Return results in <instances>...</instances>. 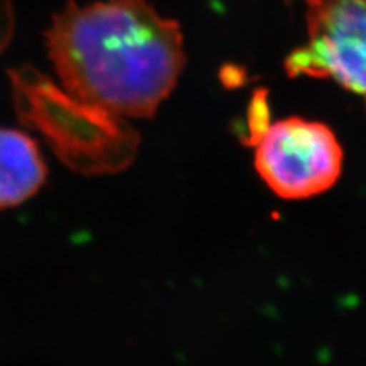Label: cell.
<instances>
[{
	"mask_svg": "<svg viewBox=\"0 0 366 366\" xmlns=\"http://www.w3.org/2000/svg\"><path fill=\"white\" fill-rule=\"evenodd\" d=\"M46 48L66 92L121 118H153L185 66L179 23L148 0H71Z\"/></svg>",
	"mask_w": 366,
	"mask_h": 366,
	"instance_id": "1",
	"label": "cell"
},
{
	"mask_svg": "<svg viewBox=\"0 0 366 366\" xmlns=\"http://www.w3.org/2000/svg\"><path fill=\"white\" fill-rule=\"evenodd\" d=\"M11 84L21 122L71 169L101 176L133 164L139 136L124 118L79 101L29 66L11 72Z\"/></svg>",
	"mask_w": 366,
	"mask_h": 366,
	"instance_id": "2",
	"label": "cell"
},
{
	"mask_svg": "<svg viewBox=\"0 0 366 366\" xmlns=\"http://www.w3.org/2000/svg\"><path fill=\"white\" fill-rule=\"evenodd\" d=\"M254 164L274 196L307 200L339 182L343 148L328 125L292 117L257 133Z\"/></svg>",
	"mask_w": 366,
	"mask_h": 366,
	"instance_id": "3",
	"label": "cell"
},
{
	"mask_svg": "<svg viewBox=\"0 0 366 366\" xmlns=\"http://www.w3.org/2000/svg\"><path fill=\"white\" fill-rule=\"evenodd\" d=\"M308 40L285 60L290 76L331 78L366 106V0H301Z\"/></svg>",
	"mask_w": 366,
	"mask_h": 366,
	"instance_id": "4",
	"label": "cell"
},
{
	"mask_svg": "<svg viewBox=\"0 0 366 366\" xmlns=\"http://www.w3.org/2000/svg\"><path fill=\"white\" fill-rule=\"evenodd\" d=\"M46 176L37 142L19 130L0 129V209L16 208L36 196Z\"/></svg>",
	"mask_w": 366,
	"mask_h": 366,
	"instance_id": "5",
	"label": "cell"
}]
</instances>
